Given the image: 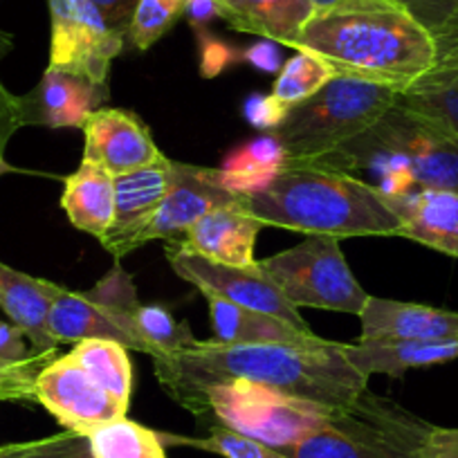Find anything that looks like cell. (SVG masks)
Instances as JSON below:
<instances>
[{
	"label": "cell",
	"mask_w": 458,
	"mask_h": 458,
	"mask_svg": "<svg viewBox=\"0 0 458 458\" xmlns=\"http://www.w3.org/2000/svg\"><path fill=\"white\" fill-rule=\"evenodd\" d=\"M166 259H169V266L174 267L175 275L187 284L196 285L205 297L214 294L225 301L236 303V306L267 312V315L284 319L285 324L294 326V328L310 333L297 308L284 297V293L272 284L270 276L259 267V261L248 267L225 266V263L211 261L200 254L182 250L175 243L166 245Z\"/></svg>",
	"instance_id": "11"
},
{
	"label": "cell",
	"mask_w": 458,
	"mask_h": 458,
	"mask_svg": "<svg viewBox=\"0 0 458 458\" xmlns=\"http://www.w3.org/2000/svg\"><path fill=\"white\" fill-rule=\"evenodd\" d=\"M360 339H411V342H458V312L420 303L369 297L362 312Z\"/></svg>",
	"instance_id": "18"
},
{
	"label": "cell",
	"mask_w": 458,
	"mask_h": 458,
	"mask_svg": "<svg viewBox=\"0 0 458 458\" xmlns=\"http://www.w3.org/2000/svg\"><path fill=\"white\" fill-rule=\"evenodd\" d=\"M19 126H23L19 108V97L10 95L5 86L0 83V151L5 148L7 140Z\"/></svg>",
	"instance_id": "40"
},
{
	"label": "cell",
	"mask_w": 458,
	"mask_h": 458,
	"mask_svg": "<svg viewBox=\"0 0 458 458\" xmlns=\"http://www.w3.org/2000/svg\"><path fill=\"white\" fill-rule=\"evenodd\" d=\"M135 324H138L144 344L148 346L151 358L182 353L198 344V339L189 333V326L184 321H175V317L157 303L153 306L140 303L138 312H135Z\"/></svg>",
	"instance_id": "30"
},
{
	"label": "cell",
	"mask_w": 458,
	"mask_h": 458,
	"mask_svg": "<svg viewBox=\"0 0 458 458\" xmlns=\"http://www.w3.org/2000/svg\"><path fill=\"white\" fill-rule=\"evenodd\" d=\"M288 166V153L272 133H263L225 156L214 169L216 182L229 193L250 198L263 191Z\"/></svg>",
	"instance_id": "24"
},
{
	"label": "cell",
	"mask_w": 458,
	"mask_h": 458,
	"mask_svg": "<svg viewBox=\"0 0 458 458\" xmlns=\"http://www.w3.org/2000/svg\"><path fill=\"white\" fill-rule=\"evenodd\" d=\"M429 422L394 400L362 391L324 429L288 452L293 458H422Z\"/></svg>",
	"instance_id": "6"
},
{
	"label": "cell",
	"mask_w": 458,
	"mask_h": 458,
	"mask_svg": "<svg viewBox=\"0 0 458 458\" xmlns=\"http://www.w3.org/2000/svg\"><path fill=\"white\" fill-rule=\"evenodd\" d=\"M153 362L157 382L169 395L187 386L241 377L326 407L346 409L369 389L367 377L344 355V344L328 339L317 346L209 339L182 353L153 358Z\"/></svg>",
	"instance_id": "1"
},
{
	"label": "cell",
	"mask_w": 458,
	"mask_h": 458,
	"mask_svg": "<svg viewBox=\"0 0 458 458\" xmlns=\"http://www.w3.org/2000/svg\"><path fill=\"white\" fill-rule=\"evenodd\" d=\"M394 88L335 77L319 92L293 106L276 131L288 153V165H310L339 144L371 129L395 104Z\"/></svg>",
	"instance_id": "5"
},
{
	"label": "cell",
	"mask_w": 458,
	"mask_h": 458,
	"mask_svg": "<svg viewBox=\"0 0 458 458\" xmlns=\"http://www.w3.org/2000/svg\"><path fill=\"white\" fill-rule=\"evenodd\" d=\"M0 458H95V454L88 436L64 431L32 443L3 445Z\"/></svg>",
	"instance_id": "33"
},
{
	"label": "cell",
	"mask_w": 458,
	"mask_h": 458,
	"mask_svg": "<svg viewBox=\"0 0 458 458\" xmlns=\"http://www.w3.org/2000/svg\"><path fill=\"white\" fill-rule=\"evenodd\" d=\"M171 398L193 416H211L225 429L261 440L285 454L324 429L339 411L241 377L187 386L174 391Z\"/></svg>",
	"instance_id": "4"
},
{
	"label": "cell",
	"mask_w": 458,
	"mask_h": 458,
	"mask_svg": "<svg viewBox=\"0 0 458 458\" xmlns=\"http://www.w3.org/2000/svg\"><path fill=\"white\" fill-rule=\"evenodd\" d=\"M395 104L434 117L458 133V59L436 61L425 77L398 92Z\"/></svg>",
	"instance_id": "26"
},
{
	"label": "cell",
	"mask_w": 458,
	"mask_h": 458,
	"mask_svg": "<svg viewBox=\"0 0 458 458\" xmlns=\"http://www.w3.org/2000/svg\"><path fill=\"white\" fill-rule=\"evenodd\" d=\"M259 267L297 310L319 308L360 315L369 299L335 236H308L303 243L259 261Z\"/></svg>",
	"instance_id": "7"
},
{
	"label": "cell",
	"mask_w": 458,
	"mask_h": 458,
	"mask_svg": "<svg viewBox=\"0 0 458 458\" xmlns=\"http://www.w3.org/2000/svg\"><path fill=\"white\" fill-rule=\"evenodd\" d=\"M422 458H458V429L431 425L422 443Z\"/></svg>",
	"instance_id": "38"
},
{
	"label": "cell",
	"mask_w": 458,
	"mask_h": 458,
	"mask_svg": "<svg viewBox=\"0 0 458 458\" xmlns=\"http://www.w3.org/2000/svg\"><path fill=\"white\" fill-rule=\"evenodd\" d=\"M288 106L275 95H250L243 104V117L259 131L272 133L281 126L288 114Z\"/></svg>",
	"instance_id": "35"
},
{
	"label": "cell",
	"mask_w": 458,
	"mask_h": 458,
	"mask_svg": "<svg viewBox=\"0 0 458 458\" xmlns=\"http://www.w3.org/2000/svg\"><path fill=\"white\" fill-rule=\"evenodd\" d=\"M34 400L41 403L65 431L83 436L126 416L124 404L97 385L70 353L47 362L37 373Z\"/></svg>",
	"instance_id": "12"
},
{
	"label": "cell",
	"mask_w": 458,
	"mask_h": 458,
	"mask_svg": "<svg viewBox=\"0 0 458 458\" xmlns=\"http://www.w3.org/2000/svg\"><path fill=\"white\" fill-rule=\"evenodd\" d=\"M395 3L407 7L434 34V38L447 28L458 10V0H395Z\"/></svg>",
	"instance_id": "36"
},
{
	"label": "cell",
	"mask_w": 458,
	"mask_h": 458,
	"mask_svg": "<svg viewBox=\"0 0 458 458\" xmlns=\"http://www.w3.org/2000/svg\"><path fill=\"white\" fill-rule=\"evenodd\" d=\"M223 21L239 32L275 41L279 46H297L303 25L315 14L312 0H218Z\"/></svg>",
	"instance_id": "22"
},
{
	"label": "cell",
	"mask_w": 458,
	"mask_h": 458,
	"mask_svg": "<svg viewBox=\"0 0 458 458\" xmlns=\"http://www.w3.org/2000/svg\"><path fill=\"white\" fill-rule=\"evenodd\" d=\"M83 160L99 165L113 178L151 165L165 153L157 148L147 124L122 108H97L83 124Z\"/></svg>",
	"instance_id": "15"
},
{
	"label": "cell",
	"mask_w": 458,
	"mask_h": 458,
	"mask_svg": "<svg viewBox=\"0 0 458 458\" xmlns=\"http://www.w3.org/2000/svg\"><path fill=\"white\" fill-rule=\"evenodd\" d=\"M79 367L129 409L133 394V364L129 349L113 339H83L70 351Z\"/></svg>",
	"instance_id": "27"
},
{
	"label": "cell",
	"mask_w": 458,
	"mask_h": 458,
	"mask_svg": "<svg viewBox=\"0 0 458 458\" xmlns=\"http://www.w3.org/2000/svg\"><path fill=\"white\" fill-rule=\"evenodd\" d=\"M50 7V65L70 70L106 86L114 56L126 37L114 32L92 0H47Z\"/></svg>",
	"instance_id": "10"
},
{
	"label": "cell",
	"mask_w": 458,
	"mask_h": 458,
	"mask_svg": "<svg viewBox=\"0 0 458 458\" xmlns=\"http://www.w3.org/2000/svg\"><path fill=\"white\" fill-rule=\"evenodd\" d=\"M369 133L403 160L418 189L458 191V133L443 122L394 104Z\"/></svg>",
	"instance_id": "9"
},
{
	"label": "cell",
	"mask_w": 458,
	"mask_h": 458,
	"mask_svg": "<svg viewBox=\"0 0 458 458\" xmlns=\"http://www.w3.org/2000/svg\"><path fill=\"white\" fill-rule=\"evenodd\" d=\"M12 171H16L14 166L10 165V162L5 160V157H3V151H0V175H5V174H12Z\"/></svg>",
	"instance_id": "44"
},
{
	"label": "cell",
	"mask_w": 458,
	"mask_h": 458,
	"mask_svg": "<svg viewBox=\"0 0 458 458\" xmlns=\"http://www.w3.org/2000/svg\"><path fill=\"white\" fill-rule=\"evenodd\" d=\"M92 3L99 7V12L104 14V19L108 21V25L114 32H120L122 37L129 34V25L131 19H133L138 0H92Z\"/></svg>",
	"instance_id": "39"
},
{
	"label": "cell",
	"mask_w": 458,
	"mask_h": 458,
	"mask_svg": "<svg viewBox=\"0 0 458 458\" xmlns=\"http://www.w3.org/2000/svg\"><path fill=\"white\" fill-rule=\"evenodd\" d=\"M61 207L74 227L99 239L113 223L114 178L104 166L81 160L79 169L64 180Z\"/></svg>",
	"instance_id": "25"
},
{
	"label": "cell",
	"mask_w": 458,
	"mask_h": 458,
	"mask_svg": "<svg viewBox=\"0 0 458 458\" xmlns=\"http://www.w3.org/2000/svg\"><path fill=\"white\" fill-rule=\"evenodd\" d=\"M245 202L248 198L229 193L216 182L214 169L174 162L169 193L140 234V248L151 241H180L209 211Z\"/></svg>",
	"instance_id": "14"
},
{
	"label": "cell",
	"mask_w": 458,
	"mask_h": 458,
	"mask_svg": "<svg viewBox=\"0 0 458 458\" xmlns=\"http://www.w3.org/2000/svg\"><path fill=\"white\" fill-rule=\"evenodd\" d=\"M386 200L400 218L398 236L458 257V191L420 187Z\"/></svg>",
	"instance_id": "19"
},
{
	"label": "cell",
	"mask_w": 458,
	"mask_h": 458,
	"mask_svg": "<svg viewBox=\"0 0 458 458\" xmlns=\"http://www.w3.org/2000/svg\"><path fill=\"white\" fill-rule=\"evenodd\" d=\"M41 369L43 364H30V367L0 364V403L34 400V380Z\"/></svg>",
	"instance_id": "37"
},
{
	"label": "cell",
	"mask_w": 458,
	"mask_h": 458,
	"mask_svg": "<svg viewBox=\"0 0 458 458\" xmlns=\"http://www.w3.org/2000/svg\"><path fill=\"white\" fill-rule=\"evenodd\" d=\"M263 223L250 214L248 202L234 207H220L202 216L187 234L171 243L193 254L225 263V266L248 267L257 263L254 245Z\"/></svg>",
	"instance_id": "17"
},
{
	"label": "cell",
	"mask_w": 458,
	"mask_h": 458,
	"mask_svg": "<svg viewBox=\"0 0 458 458\" xmlns=\"http://www.w3.org/2000/svg\"><path fill=\"white\" fill-rule=\"evenodd\" d=\"M184 0H138L129 25V38L140 52L156 46L182 16Z\"/></svg>",
	"instance_id": "31"
},
{
	"label": "cell",
	"mask_w": 458,
	"mask_h": 458,
	"mask_svg": "<svg viewBox=\"0 0 458 458\" xmlns=\"http://www.w3.org/2000/svg\"><path fill=\"white\" fill-rule=\"evenodd\" d=\"M174 180V160L160 156L151 165L114 178V214L113 223L99 236L106 252L122 259L140 248L144 232L157 207L166 198Z\"/></svg>",
	"instance_id": "13"
},
{
	"label": "cell",
	"mask_w": 458,
	"mask_h": 458,
	"mask_svg": "<svg viewBox=\"0 0 458 458\" xmlns=\"http://www.w3.org/2000/svg\"><path fill=\"white\" fill-rule=\"evenodd\" d=\"M52 281L23 275L0 263V308L19 326L37 353H55L56 344L47 333V312L55 294Z\"/></svg>",
	"instance_id": "23"
},
{
	"label": "cell",
	"mask_w": 458,
	"mask_h": 458,
	"mask_svg": "<svg viewBox=\"0 0 458 458\" xmlns=\"http://www.w3.org/2000/svg\"><path fill=\"white\" fill-rule=\"evenodd\" d=\"M344 355L362 373L400 377L409 369L458 360V342H411V339H360L344 344Z\"/></svg>",
	"instance_id": "20"
},
{
	"label": "cell",
	"mask_w": 458,
	"mask_h": 458,
	"mask_svg": "<svg viewBox=\"0 0 458 458\" xmlns=\"http://www.w3.org/2000/svg\"><path fill=\"white\" fill-rule=\"evenodd\" d=\"M294 50L324 59L337 77L407 90L436 65V38L395 0H337L317 7Z\"/></svg>",
	"instance_id": "2"
},
{
	"label": "cell",
	"mask_w": 458,
	"mask_h": 458,
	"mask_svg": "<svg viewBox=\"0 0 458 458\" xmlns=\"http://www.w3.org/2000/svg\"><path fill=\"white\" fill-rule=\"evenodd\" d=\"M243 59L248 61L250 65H254L257 70H261V72H279L281 70L279 43L263 38V41L254 43L252 47L245 50Z\"/></svg>",
	"instance_id": "41"
},
{
	"label": "cell",
	"mask_w": 458,
	"mask_h": 458,
	"mask_svg": "<svg viewBox=\"0 0 458 458\" xmlns=\"http://www.w3.org/2000/svg\"><path fill=\"white\" fill-rule=\"evenodd\" d=\"M335 77L337 74L324 59H319L312 52L297 50L293 59L281 65L272 95L284 101L288 108H293V106L310 99L315 92H319Z\"/></svg>",
	"instance_id": "29"
},
{
	"label": "cell",
	"mask_w": 458,
	"mask_h": 458,
	"mask_svg": "<svg viewBox=\"0 0 458 458\" xmlns=\"http://www.w3.org/2000/svg\"><path fill=\"white\" fill-rule=\"evenodd\" d=\"M458 59V10L447 28L436 37V61Z\"/></svg>",
	"instance_id": "43"
},
{
	"label": "cell",
	"mask_w": 458,
	"mask_h": 458,
	"mask_svg": "<svg viewBox=\"0 0 458 458\" xmlns=\"http://www.w3.org/2000/svg\"><path fill=\"white\" fill-rule=\"evenodd\" d=\"M140 308L133 279L114 266L95 288L70 293L55 285L47 312V333L55 344H79L83 339H113L129 351L148 355V346L135 324Z\"/></svg>",
	"instance_id": "8"
},
{
	"label": "cell",
	"mask_w": 458,
	"mask_h": 458,
	"mask_svg": "<svg viewBox=\"0 0 458 458\" xmlns=\"http://www.w3.org/2000/svg\"><path fill=\"white\" fill-rule=\"evenodd\" d=\"M182 14L187 16L189 25L196 28L198 32H202L214 19H223L218 0H184Z\"/></svg>",
	"instance_id": "42"
},
{
	"label": "cell",
	"mask_w": 458,
	"mask_h": 458,
	"mask_svg": "<svg viewBox=\"0 0 458 458\" xmlns=\"http://www.w3.org/2000/svg\"><path fill=\"white\" fill-rule=\"evenodd\" d=\"M315 3V7H326V5H333V3H337V0H312Z\"/></svg>",
	"instance_id": "45"
},
{
	"label": "cell",
	"mask_w": 458,
	"mask_h": 458,
	"mask_svg": "<svg viewBox=\"0 0 458 458\" xmlns=\"http://www.w3.org/2000/svg\"><path fill=\"white\" fill-rule=\"evenodd\" d=\"M108 88L70 70L47 65L43 79L30 95L19 97L21 120L50 129H83L86 120L101 108Z\"/></svg>",
	"instance_id": "16"
},
{
	"label": "cell",
	"mask_w": 458,
	"mask_h": 458,
	"mask_svg": "<svg viewBox=\"0 0 458 458\" xmlns=\"http://www.w3.org/2000/svg\"><path fill=\"white\" fill-rule=\"evenodd\" d=\"M52 353L32 355L28 349V337L23 330L12 321L0 319V364L5 367H30L43 364Z\"/></svg>",
	"instance_id": "34"
},
{
	"label": "cell",
	"mask_w": 458,
	"mask_h": 458,
	"mask_svg": "<svg viewBox=\"0 0 458 458\" xmlns=\"http://www.w3.org/2000/svg\"><path fill=\"white\" fill-rule=\"evenodd\" d=\"M263 227L308 236H398L400 218L380 191L353 175L288 165L263 191L248 198Z\"/></svg>",
	"instance_id": "3"
},
{
	"label": "cell",
	"mask_w": 458,
	"mask_h": 458,
	"mask_svg": "<svg viewBox=\"0 0 458 458\" xmlns=\"http://www.w3.org/2000/svg\"><path fill=\"white\" fill-rule=\"evenodd\" d=\"M209 306L211 328L214 337L211 342L218 344H294V346H317L326 339L317 337L315 333H306L294 326L285 324L284 319L267 315V312L252 310V308L236 306L232 301L207 294Z\"/></svg>",
	"instance_id": "21"
},
{
	"label": "cell",
	"mask_w": 458,
	"mask_h": 458,
	"mask_svg": "<svg viewBox=\"0 0 458 458\" xmlns=\"http://www.w3.org/2000/svg\"><path fill=\"white\" fill-rule=\"evenodd\" d=\"M162 440L169 443L187 445V447L205 449V452L220 454L225 458H293L281 449L270 447V445L254 440L250 436L236 434L225 427H216L207 438H184V436H160Z\"/></svg>",
	"instance_id": "32"
},
{
	"label": "cell",
	"mask_w": 458,
	"mask_h": 458,
	"mask_svg": "<svg viewBox=\"0 0 458 458\" xmlns=\"http://www.w3.org/2000/svg\"><path fill=\"white\" fill-rule=\"evenodd\" d=\"M88 440L95 458H166L160 434L126 416L97 427Z\"/></svg>",
	"instance_id": "28"
}]
</instances>
